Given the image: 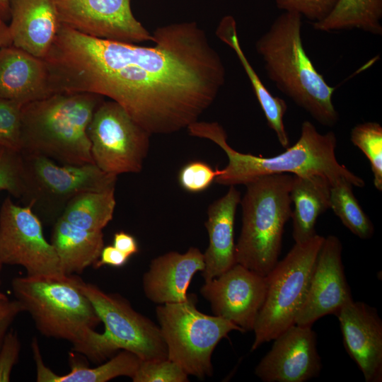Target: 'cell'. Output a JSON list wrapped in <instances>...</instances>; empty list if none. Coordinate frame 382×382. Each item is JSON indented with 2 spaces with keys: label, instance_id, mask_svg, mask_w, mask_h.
Listing matches in <instances>:
<instances>
[{
  "label": "cell",
  "instance_id": "1",
  "mask_svg": "<svg viewBox=\"0 0 382 382\" xmlns=\"http://www.w3.org/2000/svg\"><path fill=\"white\" fill-rule=\"evenodd\" d=\"M153 36L146 47L62 25L44 59L54 93L107 97L151 134L187 128L224 85V63L195 22L161 26Z\"/></svg>",
  "mask_w": 382,
  "mask_h": 382
},
{
  "label": "cell",
  "instance_id": "2",
  "mask_svg": "<svg viewBox=\"0 0 382 382\" xmlns=\"http://www.w3.org/2000/svg\"><path fill=\"white\" fill-rule=\"evenodd\" d=\"M187 130L191 136L214 142L226 154L228 163L223 169H219L214 180L222 185H245L258 177L277 173L319 175L325 177L330 185L345 178L354 186L365 185L361 178L337 161L335 134L332 131L322 134L308 120L302 123L300 137L294 145L270 157L243 154L233 149L227 142L224 129L216 122L197 121Z\"/></svg>",
  "mask_w": 382,
  "mask_h": 382
},
{
  "label": "cell",
  "instance_id": "3",
  "mask_svg": "<svg viewBox=\"0 0 382 382\" xmlns=\"http://www.w3.org/2000/svg\"><path fill=\"white\" fill-rule=\"evenodd\" d=\"M302 16L283 11L257 40L267 77L276 87L320 125L339 120L332 102L335 88L314 66L303 45Z\"/></svg>",
  "mask_w": 382,
  "mask_h": 382
},
{
  "label": "cell",
  "instance_id": "4",
  "mask_svg": "<svg viewBox=\"0 0 382 382\" xmlns=\"http://www.w3.org/2000/svg\"><path fill=\"white\" fill-rule=\"evenodd\" d=\"M104 97L60 92L22 107L20 150L62 165L93 163L88 127Z\"/></svg>",
  "mask_w": 382,
  "mask_h": 382
},
{
  "label": "cell",
  "instance_id": "5",
  "mask_svg": "<svg viewBox=\"0 0 382 382\" xmlns=\"http://www.w3.org/2000/svg\"><path fill=\"white\" fill-rule=\"evenodd\" d=\"M76 274L56 277H16L11 281L15 299L47 337L72 344L86 357L91 352L101 323L91 301L81 289Z\"/></svg>",
  "mask_w": 382,
  "mask_h": 382
},
{
  "label": "cell",
  "instance_id": "6",
  "mask_svg": "<svg viewBox=\"0 0 382 382\" xmlns=\"http://www.w3.org/2000/svg\"><path fill=\"white\" fill-rule=\"evenodd\" d=\"M293 175L258 177L245 184L241 199L242 226L236 261L266 276L279 261L286 223L291 218Z\"/></svg>",
  "mask_w": 382,
  "mask_h": 382
},
{
  "label": "cell",
  "instance_id": "7",
  "mask_svg": "<svg viewBox=\"0 0 382 382\" xmlns=\"http://www.w3.org/2000/svg\"><path fill=\"white\" fill-rule=\"evenodd\" d=\"M156 315L168 359L200 379L213 374L212 355L218 343L231 331L245 332L228 320L200 312L192 296L183 302L160 304Z\"/></svg>",
  "mask_w": 382,
  "mask_h": 382
},
{
  "label": "cell",
  "instance_id": "8",
  "mask_svg": "<svg viewBox=\"0 0 382 382\" xmlns=\"http://www.w3.org/2000/svg\"><path fill=\"white\" fill-rule=\"evenodd\" d=\"M21 154L24 182L21 199L47 224H54L77 195L115 189L117 175L101 170L94 163L58 165L42 155Z\"/></svg>",
  "mask_w": 382,
  "mask_h": 382
},
{
  "label": "cell",
  "instance_id": "9",
  "mask_svg": "<svg viewBox=\"0 0 382 382\" xmlns=\"http://www.w3.org/2000/svg\"><path fill=\"white\" fill-rule=\"evenodd\" d=\"M324 238L316 234L306 242L295 243L265 276L266 296L253 328L252 352L294 324Z\"/></svg>",
  "mask_w": 382,
  "mask_h": 382
},
{
  "label": "cell",
  "instance_id": "10",
  "mask_svg": "<svg viewBox=\"0 0 382 382\" xmlns=\"http://www.w3.org/2000/svg\"><path fill=\"white\" fill-rule=\"evenodd\" d=\"M151 135L118 103L103 100L88 127L93 163L115 175L139 173L149 152Z\"/></svg>",
  "mask_w": 382,
  "mask_h": 382
},
{
  "label": "cell",
  "instance_id": "11",
  "mask_svg": "<svg viewBox=\"0 0 382 382\" xmlns=\"http://www.w3.org/2000/svg\"><path fill=\"white\" fill-rule=\"evenodd\" d=\"M0 263L21 266L30 277L64 275L41 220L29 207L18 206L9 197L0 210Z\"/></svg>",
  "mask_w": 382,
  "mask_h": 382
},
{
  "label": "cell",
  "instance_id": "12",
  "mask_svg": "<svg viewBox=\"0 0 382 382\" xmlns=\"http://www.w3.org/2000/svg\"><path fill=\"white\" fill-rule=\"evenodd\" d=\"M81 289L91 301L105 325L103 334L116 351H129L143 361L168 358L159 327L136 311L127 299L83 280Z\"/></svg>",
  "mask_w": 382,
  "mask_h": 382
},
{
  "label": "cell",
  "instance_id": "13",
  "mask_svg": "<svg viewBox=\"0 0 382 382\" xmlns=\"http://www.w3.org/2000/svg\"><path fill=\"white\" fill-rule=\"evenodd\" d=\"M62 25L100 39L137 44L154 36L134 16L130 0H53Z\"/></svg>",
  "mask_w": 382,
  "mask_h": 382
},
{
  "label": "cell",
  "instance_id": "14",
  "mask_svg": "<svg viewBox=\"0 0 382 382\" xmlns=\"http://www.w3.org/2000/svg\"><path fill=\"white\" fill-rule=\"evenodd\" d=\"M267 286L265 276L236 263L204 282L200 293L210 303L214 316L228 320L246 332L253 330Z\"/></svg>",
  "mask_w": 382,
  "mask_h": 382
},
{
  "label": "cell",
  "instance_id": "15",
  "mask_svg": "<svg viewBox=\"0 0 382 382\" xmlns=\"http://www.w3.org/2000/svg\"><path fill=\"white\" fill-rule=\"evenodd\" d=\"M342 245L335 236L324 238L304 302L294 324L311 326L325 316L335 315L353 301L342 261Z\"/></svg>",
  "mask_w": 382,
  "mask_h": 382
},
{
  "label": "cell",
  "instance_id": "16",
  "mask_svg": "<svg viewBox=\"0 0 382 382\" xmlns=\"http://www.w3.org/2000/svg\"><path fill=\"white\" fill-rule=\"evenodd\" d=\"M273 340L270 350L255 368L261 381L305 382L319 375L322 361L312 327L294 324Z\"/></svg>",
  "mask_w": 382,
  "mask_h": 382
},
{
  "label": "cell",
  "instance_id": "17",
  "mask_svg": "<svg viewBox=\"0 0 382 382\" xmlns=\"http://www.w3.org/2000/svg\"><path fill=\"white\" fill-rule=\"evenodd\" d=\"M344 347L366 382L382 381V320L377 310L352 301L336 314Z\"/></svg>",
  "mask_w": 382,
  "mask_h": 382
},
{
  "label": "cell",
  "instance_id": "18",
  "mask_svg": "<svg viewBox=\"0 0 382 382\" xmlns=\"http://www.w3.org/2000/svg\"><path fill=\"white\" fill-rule=\"evenodd\" d=\"M204 269V254L196 247L183 253L170 251L161 255L151 261L143 275L144 295L158 304L185 301L192 277Z\"/></svg>",
  "mask_w": 382,
  "mask_h": 382
},
{
  "label": "cell",
  "instance_id": "19",
  "mask_svg": "<svg viewBox=\"0 0 382 382\" xmlns=\"http://www.w3.org/2000/svg\"><path fill=\"white\" fill-rule=\"evenodd\" d=\"M11 45L45 59L61 28L53 0H10Z\"/></svg>",
  "mask_w": 382,
  "mask_h": 382
},
{
  "label": "cell",
  "instance_id": "20",
  "mask_svg": "<svg viewBox=\"0 0 382 382\" xmlns=\"http://www.w3.org/2000/svg\"><path fill=\"white\" fill-rule=\"evenodd\" d=\"M52 94L43 59L12 45L0 49V98L23 105Z\"/></svg>",
  "mask_w": 382,
  "mask_h": 382
},
{
  "label": "cell",
  "instance_id": "21",
  "mask_svg": "<svg viewBox=\"0 0 382 382\" xmlns=\"http://www.w3.org/2000/svg\"><path fill=\"white\" fill-rule=\"evenodd\" d=\"M241 193L235 186L213 202L207 209L205 222L209 245L204 254V269L202 276L209 281L226 272L236 263L234 221Z\"/></svg>",
  "mask_w": 382,
  "mask_h": 382
},
{
  "label": "cell",
  "instance_id": "22",
  "mask_svg": "<svg viewBox=\"0 0 382 382\" xmlns=\"http://www.w3.org/2000/svg\"><path fill=\"white\" fill-rule=\"evenodd\" d=\"M330 183L319 175H293L290 197L292 236L295 243L306 242L315 236L316 224L320 215L330 209Z\"/></svg>",
  "mask_w": 382,
  "mask_h": 382
},
{
  "label": "cell",
  "instance_id": "23",
  "mask_svg": "<svg viewBox=\"0 0 382 382\" xmlns=\"http://www.w3.org/2000/svg\"><path fill=\"white\" fill-rule=\"evenodd\" d=\"M53 225L50 243L57 253L63 274H81L96 263L104 247L102 231H87L61 217Z\"/></svg>",
  "mask_w": 382,
  "mask_h": 382
},
{
  "label": "cell",
  "instance_id": "24",
  "mask_svg": "<svg viewBox=\"0 0 382 382\" xmlns=\"http://www.w3.org/2000/svg\"><path fill=\"white\" fill-rule=\"evenodd\" d=\"M216 34L234 51L250 81L268 126L274 132L282 146L287 148L290 141L284 123V117L287 110L286 103L283 99L274 96L268 91L250 64L240 45L235 18L231 15L223 17L218 25Z\"/></svg>",
  "mask_w": 382,
  "mask_h": 382
},
{
  "label": "cell",
  "instance_id": "25",
  "mask_svg": "<svg viewBox=\"0 0 382 382\" xmlns=\"http://www.w3.org/2000/svg\"><path fill=\"white\" fill-rule=\"evenodd\" d=\"M381 19L382 0H337L323 20L312 25L320 32L358 29L381 35Z\"/></svg>",
  "mask_w": 382,
  "mask_h": 382
},
{
  "label": "cell",
  "instance_id": "26",
  "mask_svg": "<svg viewBox=\"0 0 382 382\" xmlns=\"http://www.w3.org/2000/svg\"><path fill=\"white\" fill-rule=\"evenodd\" d=\"M115 204V190L81 192L69 201L60 217L79 228L99 231L112 219Z\"/></svg>",
  "mask_w": 382,
  "mask_h": 382
},
{
  "label": "cell",
  "instance_id": "27",
  "mask_svg": "<svg viewBox=\"0 0 382 382\" xmlns=\"http://www.w3.org/2000/svg\"><path fill=\"white\" fill-rule=\"evenodd\" d=\"M141 361L135 354L122 349L108 361L94 368L72 361L71 370L64 375L55 374L52 382H106L118 376L132 378Z\"/></svg>",
  "mask_w": 382,
  "mask_h": 382
},
{
  "label": "cell",
  "instance_id": "28",
  "mask_svg": "<svg viewBox=\"0 0 382 382\" xmlns=\"http://www.w3.org/2000/svg\"><path fill=\"white\" fill-rule=\"evenodd\" d=\"M353 187L345 178L331 185L330 209L353 234L361 239H369L374 233V227L354 196Z\"/></svg>",
  "mask_w": 382,
  "mask_h": 382
},
{
  "label": "cell",
  "instance_id": "29",
  "mask_svg": "<svg viewBox=\"0 0 382 382\" xmlns=\"http://www.w3.org/2000/svg\"><path fill=\"white\" fill-rule=\"evenodd\" d=\"M352 143L359 148L370 162L374 185L382 191V127L376 122L355 125L350 132Z\"/></svg>",
  "mask_w": 382,
  "mask_h": 382
},
{
  "label": "cell",
  "instance_id": "30",
  "mask_svg": "<svg viewBox=\"0 0 382 382\" xmlns=\"http://www.w3.org/2000/svg\"><path fill=\"white\" fill-rule=\"evenodd\" d=\"M24 189L23 161L21 152L0 145V192L21 199ZM3 265L0 263V272Z\"/></svg>",
  "mask_w": 382,
  "mask_h": 382
},
{
  "label": "cell",
  "instance_id": "31",
  "mask_svg": "<svg viewBox=\"0 0 382 382\" xmlns=\"http://www.w3.org/2000/svg\"><path fill=\"white\" fill-rule=\"evenodd\" d=\"M133 382H187L188 375L177 363L167 359L141 360Z\"/></svg>",
  "mask_w": 382,
  "mask_h": 382
},
{
  "label": "cell",
  "instance_id": "32",
  "mask_svg": "<svg viewBox=\"0 0 382 382\" xmlns=\"http://www.w3.org/2000/svg\"><path fill=\"white\" fill-rule=\"evenodd\" d=\"M23 105L0 98V145L20 150Z\"/></svg>",
  "mask_w": 382,
  "mask_h": 382
},
{
  "label": "cell",
  "instance_id": "33",
  "mask_svg": "<svg viewBox=\"0 0 382 382\" xmlns=\"http://www.w3.org/2000/svg\"><path fill=\"white\" fill-rule=\"evenodd\" d=\"M219 174V169H213L208 163L194 161L185 164L179 171L178 182L181 187L192 193L207 190Z\"/></svg>",
  "mask_w": 382,
  "mask_h": 382
},
{
  "label": "cell",
  "instance_id": "34",
  "mask_svg": "<svg viewBox=\"0 0 382 382\" xmlns=\"http://www.w3.org/2000/svg\"><path fill=\"white\" fill-rule=\"evenodd\" d=\"M337 0H275L277 7L283 11L294 12L312 23L323 20Z\"/></svg>",
  "mask_w": 382,
  "mask_h": 382
},
{
  "label": "cell",
  "instance_id": "35",
  "mask_svg": "<svg viewBox=\"0 0 382 382\" xmlns=\"http://www.w3.org/2000/svg\"><path fill=\"white\" fill-rule=\"evenodd\" d=\"M21 342L13 330H8L0 347V382L10 381L11 371L18 361Z\"/></svg>",
  "mask_w": 382,
  "mask_h": 382
},
{
  "label": "cell",
  "instance_id": "36",
  "mask_svg": "<svg viewBox=\"0 0 382 382\" xmlns=\"http://www.w3.org/2000/svg\"><path fill=\"white\" fill-rule=\"evenodd\" d=\"M23 312H25L24 308L17 299L0 297V347L11 325Z\"/></svg>",
  "mask_w": 382,
  "mask_h": 382
},
{
  "label": "cell",
  "instance_id": "37",
  "mask_svg": "<svg viewBox=\"0 0 382 382\" xmlns=\"http://www.w3.org/2000/svg\"><path fill=\"white\" fill-rule=\"evenodd\" d=\"M129 258L128 256L120 251L114 245H107L103 248L98 260L93 265L96 268L103 265L120 267L127 263Z\"/></svg>",
  "mask_w": 382,
  "mask_h": 382
},
{
  "label": "cell",
  "instance_id": "38",
  "mask_svg": "<svg viewBox=\"0 0 382 382\" xmlns=\"http://www.w3.org/2000/svg\"><path fill=\"white\" fill-rule=\"evenodd\" d=\"M112 245L129 257L139 252L135 238L125 231H119L114 234Z\"/></svg>",
  "mask_w": 382,
  "mask_h": 382
},
{
  "label": "cell",
  "instance_id": "39",
  "mask_svg": "<svg viewBox=\"0 0 382 382\" xmlns=\"http://www.w3.org/2000/svg\"><path fill=\"white\" fill-rule=\"evenodd\" d=\"M31 347L36 365V381L37 382H50L54 372L44 364L37 339L35 337L33 339Z\"/></svg>",
  "mask_w": 382,
  "mask_h": 382
},
{
  "label": "cell",
  "instance_id": "40",
  "mask_svg": "<svg viewBox=\"0 0 382 382\" xmlns=\"http://www.w3.org/2000/svg\"><path fill=\"white\" fill-rule=\"evenodd\" d=\"M11 45L8 26L4 20L0 16V49L3 47Z\"/></svg>",
  "mask_w": 382,
  "mask_h": 382
},
{
  "label": "cell",
  "instance_id": "41",
  "mask_svg": "<svg viewBox=\"0 0 382 382\" xmlns=\"http://www.w3.org/2000/svg\"><path fill=\"white\" fill-rule=\"evenodd\" d=\"M10 16V0H0V16L5 19Z\"/></svg>",
  "mask_w": 382,
  "mask_h": 382
},
{
  "label": "cell",
  "instance_id": "42",
  "mask_svg": "<svg viewBox=\"0 0 382 382\" xmlns=\"http://www.w3.org/2000/svg\"><path fill=\"white\" fill-rule=\"evenodd\" d=\"M7 296L6 294L0 291V297H6Z\"/></svg>",
  "mask_w": 382,
  "mask_h": 382
},
{
  "label": "cell",
  "instance_id": "43",
  "mask_svg": "<svg viewBox=\"0 0 382 382\" xmlns=\"http://www.w3.org/2000/svg\"><path fill=\"white\" fill-rule=\"evenodd\" d=\"M1 278H0V286H1Z\"/></svg>",
  "mask_w": 382,
  "mask_h": 382
}]
</instances>
